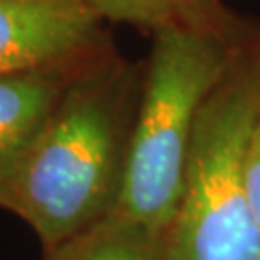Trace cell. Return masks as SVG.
Here are the masks:
<instances>
[{
    "mask_svg": "<svg viewBox=\"0 0 260 260\" xmlns=\"http://www.w3.org/2000/svg\"><path fill=\"white\" fill-rule=\"evenodd\" d=\"M254 260H260V251H258V254H256V258H254Z\"/></svg>",
    "mask_w": 260,
    "mask_h": 260,
    "instance_id": "obj_10",
    "label": "cell"
},
{
    "mask_svg": "<svg viewBox=\"0 0 260 260\" xmlns=\"http://www.w3.org/2000/svg\"><path fill=\"white\" fill-rule=\"evenodd\" d=\"M103 23L81 0H0V77L74 68L103 54Z\"/></svg>",
    "mask_w": 260,
    "mask_h": 260,
    "instance_id": "obj_4",
    "label": "cell"
},
{
    "mask_svg": "<svg viewBox=\"0 0 260 260\" xmlns=\"http://www.w3.org/2000/svg\"><path fill=\"white\" fill-rule=\"evenodd\" d=\"M103 21L127 23L156 31L166 25L220 16L225 10L216 0H81Z\"/></svg>",
    "mask_w": 260,
    "mask_h": 260,
    "instance_id": "obj_7",
    "label": "cell"
},
{
    "mask_svg": "<svg viewBox=\"0 0 260 260\" xmlns=\"http://www.w3.org/2000/svg\"><path fill=\"white\" fill-rule=\"evenodd\" d=\"M245 189L254 220L260 228V112L254 120L245 152Z\"/></svg>",
    "mask_w": 260,
    "mask_h": 260,
    "instance_id": "obj_8",
    "label": "cell"
},
{
    "mask_svg": "<svg viewBox=\"0 0 260 260\" xmlns=\"http://www.w3.org/2000/svg\"><path fill=\"white\" fill-rule=\"evenodd\" d=\"M241 52L228 12L154 31L118 212L166 232L181 199L201 112Z\"/></svg>",
    "mask_w": 260,
    "mask_h": 260,
    "instance_id": "obj_2",
    "label": "cell"
},
{
    "mask_svg": "<svg viewBox=\"0 0 260 260\" xmlns=\"http://www.w3.org/2000/svg\"><path fill=\"white\" fill-rule=\"evenodd\" d=\"M83 64L0 77V208H6L21 168Z\"/></svg>",
    "mask_w": 260,
    "mask_h": 260,
    "instance_id": "obj_5",
    "label": "cell"
},
{
    "mask_svg": "<svg viewBox=\"0 0 260 260\" xmlns=\"http://www.w3.org/2000/svg\"><path fill=\"white\" fill-rule=\"evenodd\" d=\"M141 87L143 66L110 48L74 74L6 203L45 251L116 212Z\"/></svg>",
    "mask_w": 260,
    "mask_h": 260,
    "instance_id": "obj_1",
    "label": "cell"
},
{
    "mask_svg": "<svg viewBox=\"0 0 260 260\" xmlns=\"http://www.w3.org/2000/svg\"><path fill=\"white\" fill-rule=\"evenodd\" d=\"M260 112V70L243 50L206 101L162 260H254L260 228L245 189V152Z\"/></svg>",
    "mask_w": 260,
    "mask_h": 260,
    "instance_id": "obj_3",
    "label": "cell"
},
{
    "mask_svg": "<svg viewBox=\"0 0 260 260\" xmlns=\"http://www.w3.org/2000/svg\"><path fill=\"white\" fill-rule=\"evenodd\" d=\"M256 64H258V70H260V52H258V56H256Z\"/></svg>",
    "mask_w": 260,
    "mask_h": 260,
    "instance_id": "obj_9",
    "label": "cell"
},
{
    "mask_svg": "<svg viewBox=\"0 0 260 260\" xmlns=\"http://www.w3.org/2000/svg\"><path fill=\"white\" fill-rule=\"evenodd\" d=\"M162 245L164 233L116 210L45 251V260H162Z\"/></svg>",
    "mask_w": 260,
    "mask_h": 260,
    "instance_id": "obj_6",
    "label": "cell"
}]
</instances>
